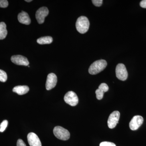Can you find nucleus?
<instances>
[{"instance_id":"obj_16","label":"nucleus","mask_w":146,"mask_h":146,"mask_svg":"<svg viewBox=\"0 0 146 146\" xmlns=\"http://www.w3.org/2000/svg\"><path fill=\"white\" fill-rule=\"evenodd\" d=\"M7 76L6 73L2 70H0V81L4 82L7 80Z\"/></svg>"},{"instance_id":"obj_5","label":"nucleus","mask_w":146,"mask_h":146,"mask_svg":"<svg viewBox=\"0 0 146 146\" xmlns=\"http://www.w3.org/2000/svg\"><path fill=\"white\" fill-rule=\"evenodd\" d=\"M64 101L66 103L72 106H76L78 103V98L75 92L70 91L65 94Z\"/></svg>"},{"instance_id":"obj_7","label":"nucleus","mask_w":146,"mask_h":146,"mask_svg":"<svg viewBox=\"0 0 146 146\" xmlns=\"http://www.w3.org/2000/svg\"><path fill=\"white\" fill-rule=\"evenodd\" d=\"M49 13V10L47 7H43L39 9L36 11L35 17L37 22L39 24H43L45 21V18Z\"/></svg>"},{"instance_id":"obj_6","label":"nucleus","mask_w":146,"mask_h":146,"mask_svg":"<svg viewBox=\"0 0 146 146\" xmlns=\"http://www.w3.org/2000/svg\"><path fill=\"white\" fill-rule=\"evenodd\" d=\"M120 116V112L118 111H114L110 115L108 120V125L110 128H114L116 126L119 122Z\"/></svg>"},{"instance_id":"obj_20","label":"nucleus","mask_w":146,"mask_h":146,"mask_svg":"<svg viewBox=\"0 0 146 146\" xmlns=\"http://www.w3.org/2000/svg\"><path fill=\"white\" fill-rule=\"evenodd\" d=\"M8 6V1L7 0H0V7L6 8Z\"/></svg>"},{"instance_id":"obj_12","label":"nucleus","mask_w":146,"mask_h":146,"mask_svg":"<svg viewBox=\"0 0 146 146\" xmlns=\"http://www.w3.org/2000/svg\"><path fill=\"white\" fill-rule=\"evenodd\" d=\"M18 20L21 23L29 25L31 23V20L29 14L25 11H22L18 15Z\"/></svg>"},{"instance_id":"obj_2","label":"nucleus","mask_w":146,"mask_h":146,"mask_svg":"<svg viewBox=\"0 0 146 146\" xmlns=\"http://www.w3.org/2000/svg\"><path fill=\"white\" fill-rule=\"evenodd\" d=\"M107 65L104 60H100L95 61L89 67V72L91 75H96L104 70Z\"/></svg>"},{"instance_id":"obj_1","label":"nucleus","mask_w":146,"mask_h":146,"mask_svg":"<svg viewBox=\"0 0 146 146\" xmlns=\"http://www.w3.org/2000/svg\"><path fill=\"white\" fill-rule=\"evenodd\" d=\"M90 23L88 18L82 16L78 18L76 23L77 30L81 34L86 33L89 30Z\"/></svg>"},{"instance_id":"obj_3","label":"nucleus","mask_w":146,"mask_h":146,"mask_svg":"<svg viewBox=\"0 0 146 146\" xmlns=\"http://www.w3.org/2000/svg\"><path fill=\"white\" fill-rule=\"evenodd\" d=\"M53 133L56 138L62 141H67L70 138L69 131L62 127H55L53 129Z\"/></svg>"},{"instance_id":"obj_17","label":"nucleus","mask_w":146,"mask_h":146,"mask_svg":"<svg viewBox=\"0 0 146 146\" xmlns=\"http://www.w3.org/2000/svg\"><path fill=\"white\" fill-rule=\"evenodd\" d=\"M104 92L99 89L96 90V98L98 100H101L103 98L104 95Z\"/></svg>"},{"instance_id":"obj_24","label":"nucleus","mask_w":146,"mask_h":146,"mask_svg":"<svg viewBox=\"0 0 146 146\" xmlns=\"http://www.w3.org/2000/svg\"><path fill=\"white\" fill-rule=\"evenodd\" d=\"M140 6L143 8H146V0L141 1L140 3Z\"/></svg>"},{"instance_id":"obj_14","label":"nucleus","mask_w":146,"mask_h":146,"mask_svg":"<svg viewBox=\"0 0 146 146\" xmlns=\"http://www.w3.org/2000/svg\"><path fill=\"white\" fill-rule=\"evenodd\" d=\"M6 25L4 22L0 23V40L4 39L7 35Z\"/></svg>"},{"instance_id":"obj_11","label":"nucleus","mask_w":146,"mask_h":146,"mask_svg":"<svg viewBox=\"0 0 146 146\" xmlns=\"http://www.w3.org/2000/svg\"><path fill=\"white\" fill-rule=\"evenodd\" d=\"M27 140L30 146H42L40 139L35 133H29L27 135Z\"/></svg>"},{"instance_id":"obj_21","label":"nucleus","mask_w":146,"mask_h":146,"mask_svg":"<svg viewBox=\"0 0 146 146\" xmlns=\"http://www.w3.org/2000/svg\"><path fill=\"white\" fill-rule=\"evenodd\" d=\"M100 146H116L114 143L109 142H103L100 144Z\"/></svg>"},{"instance_id":"obj_9","label":"nucleus","mask_w":146,"mask_h":146,"mask_svg":"<svg viewBox=\"0 0 146 146\" xmlns=\"http://www.w3.org/2000/svg\"><path fill=\"white\" fill-rule=\"evenodd\" d=\"M57 82L56 76L54 73L49 74L47 76L46 82V89L47 90H50L54 88Z\"/></svg>"},{"instance_id":"obj_10","label":"nucleus","mask_w":146,"mask_h":146,"mask_svg":"<svg viewBox=\"0 0 146 146\" xmlns=\"http://www.w3.org/2000/svg\"><path fill=\"white\" fill-rule=\"evenodd\" d=\"M11 60L13 63L17 65L28 66L29 64L26 57L20 55L13 56H11Z\"/></svg>"},{"instance_id":"obj_22","label":"nucleus","mask_w":146,"mask_h":146,"mask_svg":"<svg viewBox=\"0 0 146 146\" xmlns=\"http://www.w3.org/2000/svg\"><path fill=\"white\" fill-rule=\"evenodd\" d=\"M92 1L94 5L97 7L101 6L103 3L102 0H93Z\"/></svg>"},{"instance_id":"obj_13","label":"nucleus","mask_w":146,"mask_h":146,"mask_svg":"<svg viewBox=\"0 0 146 146\" xmlns=\"http://www.w3.org/2000/svg\"><path fill=\"white\" fill-rule=\"evenodd\" d=\"M29 91V88L27 86H15L13 89V92L19 95H23L27 94Z\"/></svg>"},{"instance_id":"obj_8","label":"nucleus","mask_w":146,"mask_h":146,"mask_svg":"<svg viewBox=\"0 0 146 146\" xmlns=\"http://www.w3.org/2000/svg\"><path fill=\"white\" fill-rule=\"evenodd\" d=\"M144 121L143 118L140 115H136L132 118L129 123V127L132 130L138 129L143 124Z\"/></svg>"},{"instance_id":"obj_4","label":"nucleus","mask_w":146,"mask_h":146,"mask_svg":"<svg viewBox=\"0 0 146 146\" xmlns=\"http://www.w3.org/2000/svg\"><path fill=\"white\" fill-rule=\"evenodd\" d=\"M116 76L120 80L125 81L127 78L128 73L125 65L122 63L117 65L116 68Z\"/></svg>"},{"instance_id":"obj_19","label":"nucleus","mask_w":146,"mask_h":146,"mask_svg":"<svg viewBox=\"0 0 146 146\" xmlns=\"http://www.w3.org/2000/svg\"><path fill=\"white\" fill-rule=\"evenodd\" d=\"M98 89H101L102 91H103L105 92H107V91H108V89H109V87H108V86L106 84L103 83H102L99 86Z\"/></svg>"},{"instance_id":"obj_15","label":"nucleus","mask_w":146,"mask_h":146,"mask_svg":"<svg viewBox=\"0 0 146 146\" xmlns=\"http://www.w3.org/2000/svg\"><path fill=\"white\" fill-rule=\"evenodd\" d=\"M53 39L51 36H46L40 37L37 39V43L39 44H47L52 43Z\"/></svg>"},{"instance_id":"obj_25","label":"nucleus","mask_w":146,"mask_h":146,"mask_svg":"<svg viewBox=\"0 0 146 146\" xmlns=\"http://www.w3.org/2000/svg\"><path fill=\"white\" fill-rule=\"evenodd\" d=\"M26 2H31L32 0H30V1H27V0H26V1H25Z\"/></svg>"},{"instance_id":"obj_23","label":"nucleus","mask_w":146,"mask_h":146,"mask_svg":"<svg viewBox=\"0 0 146 146\" xmlns=\"http://www.w3.org/2000/svg\"><path fill=\"white\" fill-rule=\"evenodd\" d=\"M17 146H27L22 139H18L17 143Z\"/></svg>"},{"instance_id":"obj_18","label":"nucleus","mask_w":146,"mask_h":146,"mask_svg":"<svg viewBox=\"0 0 146 146\" xmlns=\"http://www.w3.org/2000/svg\"><path fill=\"white\" fill-rule=\"evenodd\" d=\"M8 122L7 120H5L3 121L0 125V132H3L5 130L8 125Z\"/></svg>"}]
</instances>
